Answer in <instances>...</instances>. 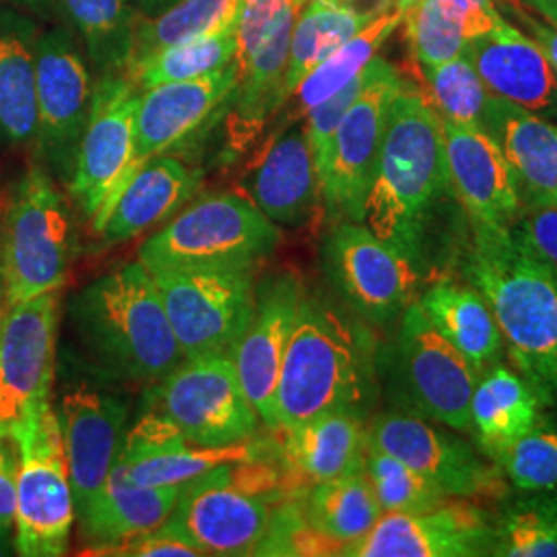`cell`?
Masks as SVG:
<instances>
[{
	"mask_svg": "<svg viewBox=\"0 0 557 557\" xmlns=\"http://www.w3.org/2000/svg\"><path fill=\"white\" fill-rule=\"evenodd\" d=\"M363 223L395 246L421 278L455 267L469 234L446 163L436 108L405 87L388 110Z\"/></svg>",
	"mask_w": 557,
	"mask_h": 557,
	"instance_id": "1",
	"label": "cell"
},
{
	"mask_svg": "<svg viewBox=\"0 0 557 557\" xmlns=\"http://www.w3.org/2000/svg\"><path fill=\"white\" fill-rule=\"evenodd\" d=\"M458 275L492 308L504 347L543 407L557 411V277L510 227L469 221Z\"/></svg>",
	"mask_w": 557,
	"mask_h": 557,
	"instance_id": "2",
	"label": "cell"
},
{
	"mask_svg": "<svg viewBox=\"0 0 557 557\" xmlns=\"http://www.w3.org/2000/svg\"><path fill=\"white\" fill-rule=\"evenodd\" d=\"M379 345L374 329L343 301L306 289L281 366L273 432L337 409L370 419L379 395Z\"/></svg>",
	"mask_w": 557,
	"mask_h": 557,
	"instance_id": "3",
	"label": "cell"
},
{
	"mask_svg": "<svg viewBox=\"0 0 557 557\" xmlns=\"http://www.w3.org/2000/svg\"><path fill=\"white\" fill-rule=\"evenodd\" d=\"M69 319L103 379L156 384L184 361L153 277L140 262L87 283L71 301Z\"/></svg>",
	"mask_w": 557,
	"mask_h": 557,
	"instance_id": "4",
	"label": "cell"
},
{
	"mask_svg": "<svg viewBox=\"0 0 557 557\" xmlns=\"http://www.w3.org/2000/svg\"><path fill=\"white\" fill-rule=\"evenodd\" d=\"M376 370L388 409L471 432V398L479 376L434 329L419 301L400 314L395 337L379 345Z\"/></svg>",
	"mask_w": 557,
	"mask_h": 557,
	"instance_id": "5",
	"label": "cell"
},
{
	"mask_svg": "<svg viewBox=\"0 0 557 557\" xmlns=\"http://www.w3.org/2000/svg\"><path fill=\"white\" fill-rule=\"evenodd\" d=\"M73 200L48 168L32 165L15 184L2 225V273L9 306L60 292L77 248Z\"/></svg>",
	"mask_w": 557,
	"mask_h": 557,
	"instance_id": "6",
	"label": "cell"
},
{
	"mask_svg": "<svg viewBox=\"0 0 557 557\" xmlns=\"http://www.w3.org/2000/svg\"><path fill=\"white\" fill-rule=\"evenodd\" d=\"M281 242L277 223L244 195L197 200L145 239L139 262L151 273L188 269H259Z\"/></svg>",
	"mask_w": 557,
	"mask_h": 557,
	"instance_id": "7",
	"label": "cell"
},
{
	"mask_svg": "<svg viewBox=\"0 0 557 557\" xmlns=\"http://www.w3.org/2000/svg\"><path fill=\"white\" fill-rule=\"evenodd\" d=\"M9 438L17 446V556L60 557L69 552L75 502L69 462L52 400L41 403L20 421Z\"/></svg>",
	"mask_w": 557,
	"mask_h": 557,
	"instance_id": "8",
	"label": "cell"
},
{
	"mask_svg": "<svg viewBox=\"0 0 557 557\" xmlns=\"http://www.w3.org/2000/svg\"><path fill=\"white\" fill-rule=\"evenodd\" d=\"M149 411L168 419L186 442L220 448L257 438L260 416L246 397L230 354L184 359L147 393Z\"/></svg>",
	"mask_w": 557,
	"mask_h": 557,
	"instance_id": "9",
	"label": "cell"
},
{
	"mask_svg": "<svg viewBox=\"0 0 557 557\" xmlns=\"http://www.w3.org/2000/svg\"><path fill=\"white\" fill-rule=\"evenodd\" d=\"M257 271H149L184 359L234 349L255 312Z\"/></svg>",
	"mask_w": 557,
	"mask_h": 557,
	"instance_id": "10",
	"label": "cell"
},
{
	"mask_svg": "<svg viewBox=\"0 0 557 557\" xmlns=\"http://www.w3.org/2000/svg\"><path fill=\"white\" fill-rule=\"evenodd\" d=\"M320 255L338 299L372 329L393 326L416 299L418 271L366 223H333Z\"/></svg>",
	"mask_w": 557,
	"mask_h": 557,
	"instance_id": "11",
	"label": "cell"
},
{
	"mask_svg": "<svg viewBox=\"0 0 557 557\" xmlns=\"http://www.w3.org/2000/svg\"><path fill=\"white\" fill-rule=\"evenodd\" d=\"M403 87L405 81L397 69L382 57H374L370 62V79L338 124L319 182L322 209L331 223H363L388 110Z\"/></svg>",
	"mask_w": 557,
	"mask_h": 557,
	"instance_id": "12",
	"label": "cell"
},
{
	"mask_svg": "<svg viewBox=\"0 0 557 557\" xmlns=\"http://www.w3.org/2000/svg\"><path fill=\"white\" fill-rule=\"evenodd\" d=\"M368 444L413 467L448 498L502 499L508 483L478 446L436 428L434 421L386 409L368 419Z\"/></svg>",
	"mask_w": 557,
	"mask_h": 557,
	"instance_id": "13",
	"label": "cell"
},
{
	"mask_svg": "<svg viewBox=\"0 0 557 557\" xmlns=\"http://www.w3.org/2000/svg\"><path fill=\"white\" fill-rule=\"evenodd\" d=\"M139 98L137 83L124 73L101 75L94 87L91 114L66 184L69 197L87 220H98L128 178Z\"/></svg>",
	"mask_w": 557,
	"mask_h": 557,
	"instance_id": "14",
	"label": "cell"
},
{
	"mask_svg": "<svg viewBox=\"0 0 557 557\" xmlns=\"http://www.w3.org/2000/svg\"><path fill=\"white\" fill-rule=\"evenodd\" d=\"M59 292L13 304L0 326V438L41 403L52 400Z\"/></svg>",
	"mask_w": 557,
	"mask_h": 557,
	"instance_id": "15",
	"label": "cell"
},
{
	"mask_svg": "<svg viewBox=\"0 0 557 557\" xmlns=\"http://www.w3.org/2000/svg\"><path fill=\"white\" fill-rule=\"evenodd\" d=\"M38 145L64 186L73 176L81 137L91 114L94 85L66 29H50L36 44Z\"/></svg>",
	"mask_w": 557,
	"mask_h": 557,
	"instance_id": "16",
	"label": "cell"
},
{
	"mask_svg": "<svg viewBox=\"0 0 557 557\" xmlns=\"http://www.w3.org/2000/svg\"><path fill=\"white\" fill-rule=\"evenodd\" d=\"M496 520L471 499L444 502L423 512H384L366 537L349 543L345 557L494 556Z\"/></svg>",
	"mask_w": 557,
	"mask_h": 557,
	"instance_id": "17",
	"label": "cell"
},
{
	"mask_svg": "<svg viewBox=\"0 0 557 557\" xmlns=\"http://www.w3.org/2000/svg\"><path fill=\"white\" fill-rule=\"evenodd\" d=\"M306 285L287 271L257 283L252 319L230 351L246 397L269 432L275 430V395L281 366L296 329Z\"/></svg>",
	"mask_w": 557,
	"mask_h": 557,
	"instance_id": "18",
	"label": "cell"
},
{
	"mask_svg": "<svg viewBox=\"0 0 557 557\" xmlns=\"http://www.w3.org/2000/svg\"><path fill=\"white\" fill-rule=\"evenodd\" d=\"M57 413L77 515L119 465L128 434V403L112 393L81 384L62 395Z\"/></svg>",
	"mask_w": 557,
	"mask_h": 557,
	"instance_id": "19",
	"label": "cell"
},
{
	"mask_svg": "<svg viewBox=\"0 0 557 557\" xmlns=\"http://www.w3.org/2000/svg\"><path fill=\"white\" fill-rule=\"evenodd\" d=\"M244 197L277 225L301 227L317 213L319 174L304 122L283 124L242 180Z\"/></svg>",
	"mask_w": 557,
	"mask_h": 557,
	"instance_id": "20",
	"label": "cell"
},
{
	"mask_svg": "<svg viewBox=\"0 0 557 557\" xmlns=\"http://www.w3.org/2000/svg\"><path fill=\"white\" fill-rule=\"evenodd\" d=\"M236 81L238 62L234 59L223 69L197 79L170 81L143 89L135 116V153L128 178L145 161L188 139L211 119L230 98Z\"/></svg>",
	"mask_w": 557,
	"mask_h": 557,
	"instance_id": "21",
	"label": "cell"
},
{
	"mask_svg": "<svg viewBox=\"0 0 557 557\" xmlns=\"http://www.w3.org/2000/svg\"><path fill=\"white\" fill-rule=\"evenodd\" d=\"M448 174L469 221L510 227L524 209L517 174L498 143L478 128L442 120Z\"/></svg>",
	"mask_w": 557,
	"mask_h": 557,
	"instance_id": "22",
	"label": "cell"
},
{
	"mask_svg": "<svg viewBox=\"0 0 557 557\" xmlns=\"http://www.w3.org/2000/svg\"><path fill=\"white\" fill-rule=\"evenodd\" d=\"M467 59L475 66L485 89L539 116H557V73L537 41L508 21L485 36L467 41Z\"/></svg>",
	"mask_w": 557,
	"mask_h": 557,
	"instance_id": "23",
	"label": "cell"
},
{
	"mask_svg": "<svg viewBox=\"0 0 557 557\" xmlns=\"http://www.w3.org/2000/svg\"><path fill=\"white\" fill-rule=\"evenodd\" d=\"M199 174L170 156L145 161L124 182L110 207L94 221L103 246L122 244L158 227L193 197Z\"/></svg>",
	"mask_w": 557,
	"mask_h": 557,
	"instance_id": "24",
	"label": "cell"
},
{
	"mask_svg": "<svg viewBox=\"0 0 557 557\" xmlns=\"http://www.w3.org/2000/svg\"><path fill=\"white\" fill-rule=\"evenodd\" d=\"M184 485H135L116 471L100 492L75 515L89 554L110 556L122 545L143 537L170 518Z\"/></svg>",
	"mask_w": 557,
	"mask_h": 557,
	"instance_id": "25",
	"label": "cell"
},
{
	"mask_svg": "<svg viewBox=\"0 0 557 557\" xmlns=\"http://www.w3.org/2000/svg\"><path fill=\"white\" fill-rule=\"evenodd\" d=\"M277 434L285 465L306 487L363 471L368 418L356 411H326Z\"/></svg>",
	"mask_w": 557,
	"mask_h": 557,
	"instance_id": "26",
	"label": "cell"
},
{
	"mask_svg": "<svg viewBox=\"0 0 557 557\" xmlns=\"http://www.w3.org/2000/svg\"><path fill=\"white\" fill-rule=\"evenodd\" d=\"M304 4L292 7L259 46L236 57L238 81L227 98L234 100L230 131L236 147H244L255 139L267 119L283 106V81L287 73L289 44Z\"/></svg>",
	"mask_w": 557,
	"mask_h": 557,
	"instance_id": "27",
	"label": "cell"
},
{
	"mask_svg": "<svg viewBox=\"0 0 557 557\" xmlns=\"http://www.w3.org/2000/svg\"><path fill=\"white\" fill-rule=\"evenodd\" d=\"M483 131L515 170L524 205L556 195L557 124L492 96Z\"/></svg>",
	"mask_w": 557,
	"mask_h": 557,
	"instance_id": "28",
	"label": "cell"
},
{
	"mask_svg": "<svg viewBox=\"0 0 557 557\" xmlns=\"http://www.w3.org/2000/svg\"><path fill=\"white\" fill-rule=\"evenodd\" d=\"M419 306L478 376L504 359L506 347L492 308L467 281L442 275L421 294Z\"/></svg>",
	"mask_w": 557,
	"mask_h": 557,
	"instance_id": "29",
	"label": "cell"
},
{
	"mask_svg": "<svg viewBox=\"0 0 557 557\" xmlns=\"http://www.w3.org/2000/svg\"><path fill=\"white\" fill-rule=\"evenodd\" d=\"M38 38L34 21L0 9V143L7 145L38 140Z\"/></svg>",
	"mask_w": 557,
	"mask_h": 557,
	"instance_id": "30",
	"label": "cell"
},
{
	"mask_svg": "<svg viewBox=\"0 0 557 557\" xmlns=\"http://www.w3.org/2000/svg\"><path fill=\"white\" fill-rule=\"evenodd\" d=\"M541 400L531 384L502 361L487 368L471 398V434L479 450L494 460L541 419Z\"/></svg>",
	"mask_w": 557,
	"mask_h": 557,
	"instance_id": "31",
	"label": "cell"
},
{
	"mask_svg": "<svg viewBox=\"0 0 557 557\" xmlns=\"http://www.w3.org/2000/svg\"><path fill=\"white\" fill-rule=\"evenodd\" d=\"M421 71L434 69L465 52L467 41L492 32L504 15L475 0H421L403 15Z\"/></svg>",
	"mask_w": 557,
	"mask_h": 557,
	"instance_id": "32",
	"label": "cell"
},
{
	"mask_svg": "<svg viewBox=\"0 0 557 557\" xmlns=\"http://www.w3.org/2000/svg\"><path fill=\"white\" fill-rule=\"evenodd\" d=\"M403 23V13L397 9H391L370 21L359 34L351 40L338 46L333 54L320 62L317 69H312L298 89L289 96V100L283 106H289V112L285 114V122H296L304 119L314 106H319L331 96H335L338 89H343L349 81L356 79L359 73L379 57V50L384 46Z\"/></svg>",
	"mask_w": 557,
	"mask_h": 557,
	"instance_id": "33",
	"label": "cell"
},
{
	"mask_svg": "<svg viewBox=\"0 0 557 557\" xmlns=\"http://www.w3.org/2000/svg\"><path fill=\"white\" fill-rule=\"evenodd\" d=\"M368 13L345 7L335 0H306L294 25L287 73L283 81V103L298 89L301 79L333 54L338 46L351 40L370 21ZM283 108V106H281Z\"/></svg>",
	"mask_w": 557,
	"mask_h": 557,
	"instance_id": "34",
	"label": "cell"
},
{
	"mask_svg": "<svg viewBox=\"0 0 557 557\" xmlns=\"http://www.w3.org/2000/svg\"><path fill=\"white\" fill-rule=\"evenodd\" d=\"M304 512L317 533L337 545L338 554L366 537L384 515L363 471L312 485L304 496Z\"/></svg>",
	"mask_w": 557,
	"mask_h": 557,
	"instance_id": "35",
	"label": "cell"
},
{
	"mask_svg": "<svg viewBox=\"0 0 557 557\" xmlns=\"http://www.w3.org/2000/svg\"><path fill=\"white\" fill-rule=\"evenodd\" d=\"M277 446V440H260L259 436L220 448H200L195 444H182L178 448L147 455V457L119 460L114 471L120 478L135 485H186L215 469L236 465L252 458L267 457Z\"/></svg>",
	"mask_w": 557,
	"mask_h": 557,
	"instance_id": "36",
	"label": "cell"
},
{
	"mask_svg": "<svg viewBox=\"0 0 557 557\" xmlns=\"http://www.w3.org/2000/svg\"><path fill=\"white\" fill-rule=\"evenodd\" d=\"M236 29L238 17L199 38L161 48L156 54L131 64L124 75L135 81L140 91L170 81L197 79L209 75L236 59Z\"/></svg>",
	"mask_w": 557,
	"mask_h": 557,
	"instance_id": "37",
	"label": "cell"
},
{
	"mask_svg": "<svg viewBox=\"0 0 557 557\" xmlns=\"http://www.w3.org/2000/svg\"><path fill=\"white\" fill-rule=\"evenodd\" d=\"M100 75L126 73L137 17L128 0H62Z\"/></svg>",
	"mask_w": 557,
	"mask_h": 557,
	"instance_id": "38",
	"label": "cell"
},
{
	"mask_svg": "<svg viewBox=\"0 0 557 557\" xmlns=\"http://www.w3.org/2000/svg\"><path fill=\"white\" fill-rule=\"evenodd\" d=\"M242 0H178L151 20H137L131 64L161 48L199 38L236 20ZM126 66V69H128Z\"/></svg>",
	"mask_w": 557,
	"mask_h": 557,
	"instance_id": "39",
	"label": "cell"
},
{
	"mask_svg": "<svg viewBox=\"0 0 557 557\" xmlns=\"http://www.w3.org/2000/svg\"><path fill=\"white\" fill-rule=\"evenodd\" d=\"M496 518L498 557H557V490L527 492Z\"/></svg>",
	"mask_w": 557,
	"mask_h": 557,
	"instance_id": "40",
	"label": "cell"
},
{
	"mask_svg": "<svg viewBox=\"0 0 557 557\" xmlns=\"http://www.w3.org/2000/svg\"><path fill=\"white\" fill-rule=\"evenodd\" d=\"M432 106L440 119L467 128H485V114L492 94L485 89L475 66L465 54L423 71ZM485 133V131H483Z\"/></svg>",
	"mask_w": 557,
	"mask_h": 557,
	"instance_id": "41",
	"label": "cell"
},
{
	"mask_svg": "<svg viewBox=\"0 0 557 557\" xmlns=\"http://www.w3.org/2000/svg\"><path fill=\"white\" fill-rule=\"evenodd\" d=\"M363 473L370 481L382 512H423L444 504L448 496L403 460L366 444Z\"/></svg>",
	"mask_w": 557,
	"mask_h": 557,
	"instance_id": "42",
	"label": "cell"
},
{
	"mask_svg": "<svg viewBox=\"0 0 557 557\" xmlns=\"http://www.w3.org/2000/svg\"><path fill=\"white\" fill-rule=\"evenodd\" d=\"M494 462L518 492L557 490L556 425L539 419L527 434L510 442Z\"/></svg>",
	"mask_w": 557,
	"mask_h": 557,
	"instance_id": "43",
	"label": "cell"
},
{
	"mask_svg": "<svg viewBox=\"0 0 557 557\" xmlns=\"http://www.w3.org/2000/svg\"><path fill=\"white\" fill-rule=\"evenodd\" d=\"M368 79H370V64L359 73L356 79L349 81L343 89H338L335 96H331L329 100L314 106L306 114L304 128H306V137H308L310 149H312L319 182L322 174H324L329 156H331V147H333L338 124H341L343 116L347 114V110L351 108V103L358 100V96L361 94V89L366 87Z\"/></svg>",
	"mask_w": 557,
	"mask_h": 557,
	"instance_id": "44",
	"label": "cell"
},
{
	"mask_svg": "<svg viewBox=\"0 0 557 557\" xmlns=\"http://www.w3.org/2000/svg\"><path fill=\"white\" fill-rule=\"evenodd\" d=\"M515 230L557 277V205L527 202Z\"/></svg>",
	"mask_w": 557,
	"mask_h": 557,
	"instance_id": "45",
	"label": "cell"
},
{
	"mask_svg": "<svg viewBox=\"0 0 557 557\" xmlns=\"http://www.w3.org/2000/svg\"><path fill=\"white\" fill-rule=\"evenodd\" d=\"M110 556L120 557H205L199 547L180 535L178 531L165 520L160 529L135 539L119 549H114Z\"/></svg>",
	"mask_w": 557,
	"mask_h": 557,
	"instance_id": "46",
	"label": "cell"
},
{
	"mask_svg": "<svg viewBox=\"0 0 557 557\" xmlns=\"http://www.w3.org/2000/svg\"><path fill=\"white\" fill-rule=\"evenodd\" d=\"M20 457L11 438H0V524L15 527Z\"/></svg>",
	"mask_w": 557,
	"mask_h": 557,
	"instance_id": "47",
	"label": "cell"
},
{
	"mask_svg": "<svg viewBox=\"0 0 557 557\" xmlns=\"http://www.w3.org/2000/svg\"><path fill=\"white\" fill-rule=\"evenodd\" d=\"M522 25H527L531 38L537 41L541 50L545 52V57L552 62V66L556 69L557 73V25H545L539 21L531 20L522 9L515 15Z\"/></svg>",
	"mask_w": 557,
	"mask_h": 557,
	"instance_id": "48",
	"label": "cell"
},
{
	"mask_svg": "<svg viewBox=\"0 0 557 557\" xmlns=\"http://www.w3.org/2000/svg\"><path fill=\"white\" fill-rule=\"evenodd\" d=\"M335 2H341L345 7H351V9L361 11V13H368L372 17H379L382 13L395 9L393 0H335Z\"/></svg>",
	"mask_w": 557,
	"mask_h": 557,
	"instance_id": "49",
	"label": "cell"
},
{
	"mask_svg": "<svg viewBox=\"0 0 557 557\" xmlns=\"http://www.w3.org/2000/svg\"><path fill=\"white\" fill-rule=\"evenodd\" d=\"M527 7H531L535 13H539L543 20L549 21L552 25H557V0H520Z\"/></svg>",
	"mask_w": 557,
	"mask_h": 557,
	"instance_id": "50",
	"label": "cell"
},
{
	"mask_svg": "<svg viewBox=\"0 0 557 557\" xmlns=\"http://www.w3.org/2000/svg\"><path fill=\"white\" fill-rule=\"evenodd\" d=\"M17 556L15 545V527L0 524V557Z\"/></svg>",
	"mask_w": 557,
	"mask_h": 557,
	"instance_id": "51",
	"label": "cell"
},
{
	"mask_svg": "<svg viewBox=\"0 0 557 557\" xmlns=\"http://www.w3.org/2000/svg\"><path fill=\"white\" fill-rule=\"evenodd\" d=\"M139 2L147 13H156V15H158L163 9L172 7V4L178 2V0H139Z\"/></svg>",
	"mask_w": 557,
	"mask_h": 557,
	"instance_id": "52",
	"label": "cell"
},
{
	"mask_svg": "<svg viewBox=\"0 0 557 557\" xmlns=\"http://www.w3.org/2000/svg\"><path fill=\"white\" fill-rule=\"evenodd\" d=\"M15 4H23L27 9H34V11H46L54 0H11Z\"/></svg>",
	"mask_w": 557,
	"mask_h": 557,
	"instance_id": "53",
	"label": "cell"
},
{
	"mask_svg": "<svg viewBox=\"0 0 557 557\" xmlns=\"http://www.w3.org/2000/svg\"><path fill=\"white\" fill-rule=\"evenodd\" d=\"M9 299H7V292H4V281L0 277V326H2V320L7 317V312H9Z\"/></svg>",
	"mask_w": 557,
	"mask_h": 557,
	"instance_id": "54",
	"label": "cell"
},
{
	"mask_svg": "<svg viewBox=\"0 0 557 557\" xmlns=\"http://www.w3.org/2000/svg\"><path fill=\"white\" fill-rule=\"evenodd\" d=\"M419 2H421V0H393V7L405 15V13H409L411 9H416Z\"/></svg>",
	"mask_w": 557,
	"mask_h": 557,
	"instance_id": "55",
	"label": "cell"
},
{
	"mask_svg": "<svg viewBox=\"0 0 557 557\" xmlns=\"http://www.w3.org/2000/svg\"><path fill=\"white\" fill-rule=\"evenodd\" d=\"M535 202H552V205H557V193L556 195H552L549 199L535 200Z\"/></svg>",
	"mask_w": 557,
	"mask_h": 557,
	"instance_id": "56",
	"label": "cell"
},
{
	"mask_svg": "<svg viewBox=\"0 0 557 557\" xmlns=\"http://www.w3.org/2000/svg\"><path fill=\"white\" fill-rule=\"evenodd\" d=\"M0 273H2V225H0Z\"/></svg>",
	"mask_w": 557,
	"mask_h": 557,
	"instance_id": "57",
	"label": "cell"
}]
</instances>
